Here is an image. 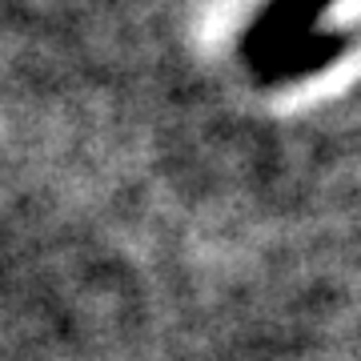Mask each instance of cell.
<instances>
[{
    "instance_id": "6da1fadb",
    "label": "cell",
    "mask_w": 361,
    "mask_h": 361,
    "mask_svg": "<svg viewBox=\"0 0 361 361\" xmlns=\"http://www.w3.org/2000/svg\"><path fill=\"white\" fill-rule=\"evenodd\" d=\"M334 0H265L241 32V56L249 68L265 65L269 56L289 49L293 40L317 32V20Z\"/></svg>"
},
{
    "instance_id": "7a4b0ae2",
    "label": "cell",
    "mask_w": 361,
    "mask_h": 361,
    "mask_svg": "<svg viewBox=\"0 0 361 361\" xmlns=\"http://www.w3.org/2000/svg\"><path fill=\"white\" fill-rule=\"evenodd\" d=\"M345 49H349V32H341V28H317L310 37L293 40L277 56H269L265 65L249 68V73L257 77V85H297V80L313 77V73H325L334 61H341Z\"/></svg>"
}]
</instances>
